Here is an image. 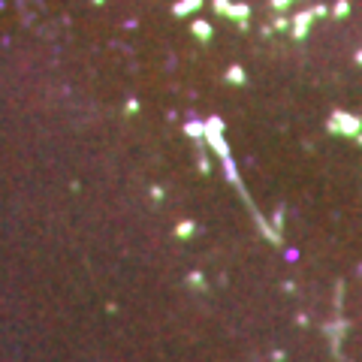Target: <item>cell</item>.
<instances>
[{"instance_id":"1","label":"cell","mask_w":362,"mask_h":362,"mask_svg":"<svg viewBox=\"0 0 362 362\" xmlns=\"http://www.w3.org/2000/svg\"><path fill=\"white\" fill-rule=\"evenodd\" d=\"M205 139L211 142V148L221 154L224 160L230 157V148H227V142H224V121H221V118H211V121L205 124Z\"/></svg>"},{"instance_id":"2","label":"cell","mask_w":362,"mask_h":362,"mask_svg":"<svg viewBox=\"0 0 362 362\" xmlns=\"http://www.w3.org/2000/svg\"><path fill=\"white\" fill-rule=\"evenodd\" d=\"M329 130L332 133H344V136H356V133H362V121L347 115V112H335L332 121H329Z\"/></svg>"},{"instance_id":"3","label":"cell","mask_w":362,"mask_h":362,"mask_svg":"<svg viewBox=\"0 0 362 362\" xmlns=\"http://www.w3.org/2000/svg\"><path fill=\"white\" fill-rule=\"evenodd\" d=\"M311 18H314V12H302V15H296V21H293V36H296V40H302V36L308 33Z\"/></svg>"},{"instance_id":"4","label":"cell","mask_w":362,"mask_h":362,"mask_svg":"<svg viewBox=\"0 0 362 362\" xmlns=\"http://www.w3.org/2000/svg\"><path fill=\"white\" fill-rule=\"evenodd\" d=\"M202 6V0H181V3H175V15H187V12H193V9H199Z\"/></svg>"},{"instance_id":"5","label":"cell","mask_w":362,"mask_h":362,"mask_svg":"<svg viewBox=\"0 0 362 362\" xmlns=\"http://www.w3.org/2000/svg\"><path fill=\"white\" fill-rule=\"evenodd\" d=\"M190 30H193V36H196V40H202V43H208V40H211V27H208L205 21H196Z\"/></svg>"},{"instance_id":"6","label":"cell","mask_w":362,"mask_h":362,"mask_svg":"<svg viewBox=\"0 0 362 362\" xmlns=\"http://www.w3.org/2000/svg\"><path fill=\"white\" fill-rule=\"evenodd\" d=\"M193 230H196V227H193L190 221H181V224L175 227V236H178V239H190V236H193Z\"/></svg>"},{"instance_id":"7","label":"cell","mask_w":362,"mask_h":362,"mask_svg":"<svg viewBox=\"0 0 362 362\" xmlns=\"http://www.w3.org/2000/svg\"><path fill=\"white\" fill-rule=\"evenodd\" d=\"M227 82H230V85H241V82H244V69H241V66H233V69L227 72Z\"/></svg>"},{"instance_id":"8","label":"cell","mask_w":362,"mask_h":362,"mask_svg":"<svg viewBox=\"0 0 362 362\" xmlns=\"http://www.w3.org/2000/svg\"><path fill=\"white\" fill-rule=\"evenodd\" d=\"M187 136H205V124H199V121H187Z\"/></svg>"},{"instance_id":"9","label":"cell","mask_w":362,"mask_h":362,"mask_svg":"<svg viewBox=\"0 0 362 362\" xmlns=\"http://www.w3.org/2000/svg\"><path fill=\"white\" fill-rule=\"evenodd\" d=\"M230 15L244 21V18H247V6H241V3H239V6H230Z\"/></svg>"},{"instance_id":"10","label":"cell","mask_w":362,"mask_h":362,"mask_svg":"<svg viewBox=\"0 0 362 362\" xmlns=\"http://www.w3.org/2000/svg\"><path fill=\"white\" fill-rule=\"evenodd\" d=\"M214 9L224 12V15H230V3H227V0H214Z\"/></svg>"},{"instance_id":"11","label":"cell","mask_w":362,"mask_h":362,"mask_svg":"<svg viewBox=\"0 0 362 362\" xmlns=\"http://www.w3.org/2000/svg\"><path fill=\"white\" fill-rule=\"evenodd\" d=\"M290 3H293V0H272V6H275V9H287Z\"/></svg>"},{"instance_id":"12","label":"cell","mask_w":362,"mask_h":362,"mask_svg":"<svg viewBox=\"0 0 362 362\" xmlns=\"http://www.w3.org/2000/svg\"><path fill=\"white\" fill-rule=\"evenodd\" d=\"M347 9H350L347 3H335V15H338V18H341V15H347Z\"/></svg>"},{"instance_id":"13","label":"cell","mask_w":362,"mask_h":362,"mask_svg":"<svg viewBox=\"0 0 362 362\" xmlns=\"http://www.w3.org/2000/svg\"><path fill=\"white\" fill-rule=\"evenodd\" d=\"M187 281H193V284H196V287H202V275H199V272H193V275H190V278H187Z\"/></svg>"}]
</instances>
